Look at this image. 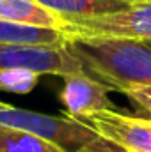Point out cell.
I'll use <instances>...</instances> for the list:
<instances>
[{"label":"cell","instance_id":"4fadbf2b","mask_svg":"<svg viewBox=\"0 0 151 152\" xmlns=\"http://www.w3.org/2000/svg\"><path fill=\"white\" fill-rule=\"evenodd\" d=\"M119 2H126V4H142V2H151V0H119Z\"/></svg>","mask_w":151,"mask_h":152},{"label":"cell","instance_id":"3957f363","mask_svg":"<svg viewBox=\"0 0 151 152\" xmlns=\"http://www.w3.org/2000/svg\"><path fill=\"white\" fill-rule=\"evenodd\" d=\"M25 69L39 76H68L82 75V64L66 50V46H38L0 42V71Z\"/></svg>","mask_w":151,"mask_h":152},{"label":"cell","instance_id":"8992f818","mask_svg":"<svg viewBox=\"0 0 151 152\" xmlns=\"http://www.w3.org/2000/svg\"><path fill=\"white\" fill-rule=\"evenodd\" d=\"M59 97L66 108V115L78 120L98 112L114 110L112 101L109 99V88L85 73L64 78Z\"/></svg>","mask_w":151,"mask_h":152},{"label":"cell","instance_id":"6da1fadb","mask_svg":"<svg viewBox=\"0 0 151 152\" xmlns=\"http://www.w3.org/2000/svg\"><path fill=\"white\" fill-rule=\"evenodd\" d=\"M66 50L82 64L84 73L109 90L151 85V46L144 41L115 36L68 34Z\"/></svg>","mask_w":151,"mask_h":152},{"label":"cell","instance_id":"5bb4252c","mask_svg":"<svg viewBox=\"0 0 151 152\" xmlns=\"http://www.w3.org/2000/svg\"><path fill=\"white\" fill-rule=\"evenodd\" d=\"M148 44H150V46H151V41H150V42H148Z\"/></svg>","mask_w":151,"mask_h":152},{"label":"cell","instance_id":"9c48e42d","mask_svg":"<svg viewBox=\"0 0 151 152\" xmlns=\"http://www.w3.org/2000/svg\"><path fill=\"white\" fill-rule=\"evenodd\" d=\"M68 32L55 28H38L0 20V42L38 44V46H64Z\"/></svg>","mask_w":151,"mask_h":152},{"label":"cell","instance_id":"7a4b0ae2","mask_svg":"<svg viewBox=\"0 0 151 152\" xmlns=\"http://www.w3.org/2000/svg\"><path fill=\"white\" fill-rule=\"evenodd\" d=\"M0 126L32 133L64 152H123L85 122L68 115H44L0 101Z\"/></svg>","mask_w":151,"mask_h":152},{"label":"cell","instance_id":"52a82bcc","mask_svg":"<svg viewBox=\"0 0 151 152\" xmlns=\"http://www.w3.org/2000/svg\"><path fill=\"white\" fill-rule=\"evenodd\" d=\"M0 20L38 27V28H55L64 30L68 23L50 9L43 7L38 0H0Z\"/></svg>","mask_w":151,"mask_h":152},{"label":"cell","instance_id":"7c38bea8","mask_svg":"<svg viewBox=\"0 0 151 152\" xmlns=\"http://www.w3.org/2000/svg\"><path fill=\"white\" fill-rule=\"evenodd\" d=\"M121 94H124L135 106H139L141 110H144L146 113L151 115V85L126 87L121 90Z\"/></svg>","mask_w":151,"mask_h":152},{"label":"cell","instance_id":"5b68a950","mask_svg":"<svg viewBox=\"0 0 151 152\" xmlns=\"http://www.w3.org/2000/svg\"><path fill=\"white\" fill-rule=\"evenodd\" d=\"M80 120L123 152H151V118L105 110Z\"/></svg>","mask_w":151,"mask_h":152},{"label":"cell","instance_id":"30bf717a","mask_svg":"<svg viewBox=\"0 0 151 152\" xmlns=\"http://www.w3.org/2000/svg\"><path fill=\"white\" fill-rule=\"evenodd\" d=\"M0 152H64L32 133L0 126Z\"/></svg>","mask_w":151,"mask_h":152},{"label":"cell","instance_id":"277c9868","mask_svg":"<svg viewBox=\"0 0 151 152\" xmlns=\"http://www.w3.org/2000/svg\"><path fill=\"white\" fill-rule=\"evenodd\" d=\"M68 34L115 36L137 41H151V2L132 4L128 9L89 20L68 21Z\"/></svg>","mask_w":151,"mask_h":152},{"label":"cell","instance_id":"ba28073f","mask_svg":"<svg viewBox=\"0 0 151 152\" xmlns=\"http://www.w3.org/2000/svg\"><path fill=\"white\" fill-rule=\"evenodd\" d=\"M38 2L43 7L50 9L52 12L59 14L66 23L114 14L132 5L119 0H38Z\"/></svg>","mask_w":151,"mask_h":152},{"label":"cell","instance_id":"8fae6325","mask_svg":"<svg viewBox=\"0 0 151 152\" xmlns=\"http://www.w3.org/2000/svg\"><path fill=\"white\" fill-rule=\"evenodd\" d=\"M39 75L25 69L0 71V92L9 94H29L36 88Z\"/></svg>","mask_w":151,"mask_h":152}]
</instances>
